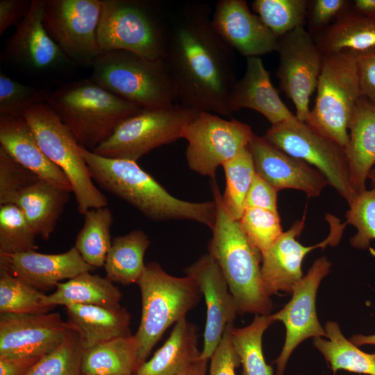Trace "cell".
Wrapping results in <instances>:
<instances>
[{"instance_id": "6da1fadb", "label": "cell", "mask_w": 375, "mask_h": 375, "mask_svg": "<svg viewBox=\"0 0 375 375\" xmlns=\"http://www.w3.org/2000/svg\"><path fill=\"white\" fill-rule=\"evenodd\" d=\"M211 19L207 3L182 4L168 23L163 60L178 103L230 117L227 102L237 81L235 60Z\"/></svg>"}, {"instance_id": "7a4b0ae2", "label": "cell", "mask_w": 375, "mask_h": 375, "mask_svg": "<svg viewBox=\"0 0 375 375\" xmlns=\"http://www.w3.org/2000/svg\"><path fill=\"white\" fill-rule=\"evenodd\" d=\"M90 175L101 188L155 222L190 220L213 229L215 201L190 202L172 196L135 161L106 158L80 145Z\"/></svg>"}, {"instance_id": "3957f363", "label": "cell", "mask_w": 375, "mask_h": 375, "mask_svg": "<svg viewBox=\"0 0 375 375\" xmlns=\"http://www.w3.org/2000/svg\"><path fill=\"white\" fill-rule=\"evenodd\" d=\"M212 189L217 216L208 253L217 262L238 312L268 315L272 303L262 285L260 265L262 254L251 244L240 222L226 210L215 182Z\"/></svg>"}, {"instance_id": "277c9868", "label": "cell", "mask_w": 375, "mask_h": 375, "mask_svg": "<svg viewBox=\"0 0 375 375\" xmlns=\"http://www.w3.org/2000/svg\"><path fill=\"white\" fill-rule=\"evenodd\" d=\"M47 103L77 142L90 151L106 141L124 120L142 109L90 78L51 91Z\"/></svg>"}, {"instance_id": "5b68a950", "label": "cell", "mask_w": 375, "mask_h": 375, "mask_svg": "<svg viewBox=\"0 0 375 375\" xmlns=\"http://www.w3.org/2000/svg\"><path fill=\"white\" fill-rule=\"evenodd\" d=\"M92 81L144 109L169 106L174 86L162 58L149 59L131 51L101 53L92 65Z\"/></svg>"}, {"instance_id": "8992f818", "label": "cell", "mask_w": 375, "mask_h": 375, "mask_svg": "<svg viewBox=\"0 0 375 375\" xmlns=\"http://www.w3.org/2000/svg\"><path fill=\"white\" fill-rule=\"evenodd\" d=\"M137 284L141 292L142 315L134 336L142 365L165 331L186 317L202 294L193 278L172 276L156 262L146 265Z\"/></svg>"}, {"instance_id": "52a82bcc", "label": "cell", "mask_w": 375, "mask_h": 375, "mask_svg": "<svg viewBox=\"0 0 375 375\" xmlns=\"http://www.w3.org/2000/svg\"><path fill=\"white\" fill-rule=\"evenodd\" d=\"M168 23L149 1L102 0L99 48L101 53L124 50L149 59H163Z\"/></svg>"}, {"instance_id": "ba28073f", "label": "cell", "mask_w": 375, "mask_h": 375, "mask_svg": "<svg viewBox=\"0 0 375 375\" xmlns=\"http://www.w3.org/2000/svg\"><path fill=\"white\" fill-rule=\"evenodd\" d=\"M22 117L44 153L69 181L78 212L84 215L89 209L107 206V197L93 183L80 144L50 105H33Z\"/></svg>"}, {"instance_id": "9c48e42d", "label": "cell", "mask_w": 375, "mask_h": 375, "mask_svg": "<svg viewBox=\"0 0 375 375\" xmlns=\"http://www.w3.org/2000/svg\"><path fill=\"white\" fill-rule=\"evenodd\" d=\"M323 56L315 103L305 122L344 149L360 97L356 57L349 50Z\"/></svg>"}, {"instance_id": "30bf717a", "label": "cell", "mask_w": 375, "mask_h": 375, "mask_svg": "<svg viewBox=\"0 0 375 375\" xmlns=\"http://www.w3.org/2000/svg\"><path fill=\"white\" fill-rule=\"evenodd\" d=\"M200 111L176 103L144 109L124 120L92 152L109 158L137 162L160 146L182 138L186 126Z\"/></svg>"}, {"instance_id": "8fae6325", "label": "cell", "mask_w": 375, "mask_h": 375, "mask_svg": "<svg viewBox=\"0 0 375 375\" xmlns=\"http://www.w3.org/2000/svg\"><path fill=\"white\" fill-rule=\"evenodd\" d=\"M264 137L285 153L315 166L349 204L357 195L350 184L344 149L306 122L297 118L272 125Z\"/></svg>"}, {"instance_id": "7c38bea8", "label": "cell", "mask_w": 375, "mask_h": 375, "mask_svg": "<svg viewBox=\"0 0 375 375\" xmlns=\"http://www.w3.org/2000/svg\"><path fill=\"white\" fill-rule=\"evenodd\" d=\"M253 134L250 126L239 120L200 111L182 135L188 142V165L196 173L215 179L218 167L247 147Z\"/></svg>"}, {"instance_id": "4fadbf2b", "label": "cell", "mask_w": 375, "mask_h": 375, "mask_svg": "<svg viewBox=\"0 0 375 375\" xmlns=\"http://www.w3.org/2000/svg\"><path fill=\"white\" fill-rule=\"evenodd\" d=\"M102 1L46 0L42 24L72 63L91 66L101 53L97 40Z\"/></svg>"}, {"instance_id": "5bb4252c", "label": "cell", "mask_w": 375, "mask_h": 375, "mask_svg": "<svg viewBox=\"0 0 375 375\" xmlns=\"http://www.w3.org/2000/svg\"><path fill=\"white\" fill-rule=\"evenodd\" d=\"M276 51L279 65L276 76L280 87L293 102L296 117L306 122L310 112V99L317 88L324 56L303 26L280 38Z\"/></svg>"}, {"instance_id": "9a60e30c", "label": "cell", "mask_w": 375, "mask_h": 375, "mask_svg": "<svg viewBox=\"0 0 375 375\" xmlns=\"http://www.w3.org/2000/svg\"><path fill=\"white\" fill-rule=\"evenodd\" d=\"M331 262L326 257L314 262L308 273L294 287L292 297L278 312L271 315L272 320L282 322L286 328L285 344L279 356L274 361L276 375H283L288 359L295 348L310 337H326L325 329L317 319L315 300L322 278L328 274Z\"/></svg>"}, {"instance_id": "2e32d148", "label": "cell", "mask_w": 375, "mask_h": 375, "mask_svg": "<svg viewBox=\"0 0 375 375\" xmlns=\"http://www.w3.org/2000/svg\"><path fill=\"white\" fill-rule=\"evenodd\" d=\"M45 3L46 0H32L1 53L2 59L31 73H48L72 63L43 26Z\"/></svg>"}, {"instance_id": "e0dca14e", "label": "cell", "mask_w": 375, "mask_h": 375, "mask_svg": "<svg viewBox=\"0 0 375 375\" xmlns=\"http://www.w3.org/2000/svg\"><path fill=\"white\" fill-rule=\"evenodd\" d=\"M69 327L58 312L0 315V358L42 357L65 339Z\"/></svg>"}, {"instance_id": "ac0fdd59", "label": "cell", "mask_w": 375, "mask_h": 375, "mask_svg": "<svg viewBox=\"0 0 375 375\" xmlns=\"http://www.w3.org/2000/svg\"><path fill=\"white\" fill-rule=\"evenodd\" d=\"M184 272L194 280L204 297L206 322L200 358L209 360L228 326L233 324L238 308L217 262L209 253L202 255Z\"/></svg>"}, {"instance_id": "d6986e66", "label": "cell", "mask_w": 375, "mask_h": 375, "mask_svg": "<svg viewBox=\"0 0 375 375\" xmlns=\"http://www.w3.org/2000/svg\"><path fill=\"white\" fill-rule=\"evenodd\" d=\"M256 173L276 191L295 189L308 197H318L328 184L316 168L271 144L265 137L253 134L248 146Z\"/></svg>"}, {"instance_id": "ffe728a7", "label": "cell", "mask_w": 375, "mask_h": 375, "mask_svg": "<svg viewBox=\"0 0 375 375\" xmlns=\"http://www.w3.org/2000/svg\"><path fill=\"white\" fill-rule=\"evenodd\" d=\"M211 21L222 40L247 58L277 50L279 38L251 12L244 0L218 1Z\"/></svg>"}, {"instance_id": "44dd1931", "label": "cell", "mask_w": 375, "mask_h": 375, "mask_svg": "<svg viewBox=\"0 0 375 375\" xmlns=\"http://www.w3.org/2000/svg\"><path fill=\"white\" fill-rule=\"evenodd\" d=\"M75 247L66 252L45 254L29 251L15 254L0 253V270L41 291L48 290L64 279L91 272Z\"/></svg>"}, {"instance_id": "7402d4cb", "label": "cell", "mask_w": 375, "mask_h": 375, "mask_svg": "<svg viewBox=\"0 0 375 375\" xmlns=\"http://www.w3.org/2000/svg\"><path fill=\"white\" fill-rule=\"evenodd\" d=\"M304 222V217L296 221L262 255L261 278L265 291L269 297L279 291L292 292L294 287L303 278L301 263L308 252L337 244L335 235L330 232L319 244L310 247L302 245L296 238L303 229Z\"/></svg>"}, {"instance_id": "603a6c76", "label": "cell", "mask_w": 375, "mask_h": 375, "mask_svg": "<svg viewBox=\"0 0 375 375\" xmlns=\"http://www.w3.org/2000/svg\"><path fill=\"white\" fill-rule=\"evenodd\" d=\"M227 106L231 114L242 108L254 110L272 125L297 118L281 99L269 72L256 56L247 58L244 74L235 83Z\"/></svg>"}, {"instance_id": "cb8c5ba5", "label": "cell", "mask_w": 375, "mask_h": 375, "mask_svg": "<svg viewBox=\"0 0 375 375\" xmlns=\"http://www.w3.org/2000/svg\"><path fill=\"white\" fill-rule=\"evenodd\" d=\"M0 147L41 179L72 192L69 181L44 153L23 117L0 115Z\"/></svg>"}, {"instance_id": "d4e9b609", "label": "cell", "mask_w": 375, "mask_h": 375, "mask_svg": "<svg viewBox=\"0 0 375 375\" xmlns=\"http://www.w3.org/2000/svg\"><path fill=\"white\" fill-rule=\"evenodd\" d=\"M66 322L78 335L83 350L107 341L131 335V314L121 306L107 308L93 305L66 306Z\"/></svg>"}, {"instance_id": "484cf974", "label": "cell", "mask_w": 375, "mask_h": 375, "mask_svg": "<svg viewBox=\"0 0 375 375\" xmlns=\"http://www.w3.org/2000/svg\"><path fill=\"white\" fill-rule=\"evenodd\" d=\"M349 130V140L344 150L350 184L358 194L366 190V180L375 164V105L360 97Z\"/></svg>"}, {"instance_id": "4316f807", "label": "cell", "mask_w": 375, "mask_h": 375, "mask_svg": "<svg viewBox=\"0 0 375 375\" xmlns=\"http://www.w3.org/2000/svg\"><path fill=\"white\" fill-rule=\"evenodd\" d=\"M200 356L198 328L184 317L175 323L164 344L134 375H179Z\"/></svg>"}, {"instance_id": "83f0119b", "label": "cell", "mask_w": 375, "mask_h": 375, "mask_svg": "<svg viewBox=\"0 0 375 375\" xmlns=\"http://www.w3.org/2000/svg\"><path fill=\"white\" fill-rule=\"evenodd\" d=\"M70 193L40 179L21 192L14 204L21 209L37 236L47 240L55 230Z\"/></svg>"}, {"instance_id": "f1b7e54d", "label": "cell", "mask_w": 375, "mask_h": 375, "mask_svg": "<svg viewBox=\"0 0 375 375\" xmlns=\"http://www.w3.org/2000/svg\"><path fill=\"white\" fill-rule=\"evenodd\" d=\"M314 40L323 55L344 50L360 51L374 48L375 17L358 13L351 5Z\"/></svg>"}, {"instance_id": "f546056e", "label": "cell", "mask_w": 375, "mask_h": 375, "mask_svg": "<svg viewBox=\"0 0 375 375\" xmlns=\"http://www.w3.org/2000/svg\"><path fill=\"white\" fill-rule=\"evenodd\" d=\"M46 303L51 306L72 304L93 305L107 308L121 307L122 294L106 277L81 273L65 283H59Z\"/></svg>"}, {"instance_id": "4dcf8cb0", "label": "cell", "mask_w": 375, "mask_h": 375, "mask_svg": "<svg viewBox=\"0 0 375 375\" xmlns=\"http://www.w3.org/2000/svg\"><path fill=\"white\" fill-rule=\"evenodd\" d=\"M141 366L133 335L117 338L83 350L84 375H133Z\"/></svg>"}, {"instance_id": "1f68e13d", "label": "cell", "mask_w": 375, "mask_h": 375, "mask_svg": "<svg viewBox=\"0 0 375 375\" xmlns=\"http://www.w3.org/2000/svg\"><path fill=\"white\" fill-rule=\"evenodd\" d=\"M149 245L148 235L141 230L115 238L103 266L106 277L123 285L138 283L145 269L144 256Z\"/></svg>"}, {"instance_id": "d6a6232c", "label": "cell", "mask_w": 375, "mask_h": 375, "mask_svg": "<svg viewBox=\"0 0 375 375\" xmlns=\"http://www.w3.org/2000/svg\"><path fill=\"white\" fill-rule=\"evenodd\" d=\"M326 340L315 338L314 345L322 353L334 375L338 370L375 375V353H365L348 340L335 322L326 323Z\"/></svg>"}, {"instance_id": "836d02e7", "label": "cell", "mask_w": 375, "mask_h": 375, "mask_svg": "<svg viewBox=\"0 0 375 375\" xmlns=\"http://www.w3.org/2000/svg\"><path fill=\"white\" fill-rule=\"evenodd\" d=\"M83 216L84 224L77 234L74 247L88 265L101 267L112 244V212L104 206L89 209Z\"/></svg>"}, {"instance_id": "e575fe53", "label": "cell", "mask_w": 375, "mask_h": 375, "mask_svg": "<svg viewBox=\"0 0 375 375\" xmlns=\"http://www.w3.org/2000/svg\"><path fill=\"white\" fill-rule=\"evenodd\" d=\"M273 322L271 315H256L247 326L232 327V341L243 375H274L272 367L265 362L262 347L263 333Z\"/></svg>"}, {"instance_id": "d590c367", "label": "cell", "mask_w": 375, "mask_h": 375, "mask_svg": "<svg viewBox=\"0 0 375 375\" xmlns=\"http://www.w3.org/2000/svg\"><path fill=\"white\" fill-rule=\"evenodd\" d=\"M226 186L222 201L228 213L240 220L245 210V201L256 174L253 157L249 147L222 165Z\"/></svg>"}, {"instance_id": "8d00e7d4", "label": "cell", "mask_w": 375, "mask_h": 375, "mask_svg": "<svg viewBox=\"0 0 375 375\" xmlns=\"http://www.w3.org/2000/svg\"><path fill=\"white\" fill-rule=\"evenodd\" d=\"M47 295L20 279L0 270V313L45 314L55 307Z\"/></svg>"}, {"instance_id": "74e56055", "label": "cell", "mask_w": 375, "mask_h": 375, "mask_svg": "<svg viewBox=\"0 0 375 375\" xmlns=\"http://www.w3.org/2000/svg\"><path fill=\"white\" fill-rule=\"evenodd\" d=\"M308 0H255L253 10L278 38L303 26Z\"/></svg>"}, {"instance_id": "f35d334b", "label": "cell", "mask_w": 375, "mask_h": 375, "mask_svg": "<svg viewBox=\"0 0 375 375\" xmlns=\"http://www.w3.org/2000/svg\"><path fill=\"white\" fill-rule=\"evenodd\" d=\"M37 235L15 204L0 206V253L15 254L35 251Z\"/></svg>"}, {"instance_id": "ab89813d", "label": "cell", "mask_w": 375, "mask_h": 375, "mask_svg": "<svg viewBox=\"0 0 375 375\" xmlns=\"http://www.w3.org/2000/svg\"><path fill=\"white\" fill-rule=\"evenodd\" d=\"M83 352L78 334L70 328L60 345L42 356L26 375H82Z\"/></svg>"}, {"instance_id": "60d3db41", "label": "cell", "mask_w": 375, "mask_h": 375, "mask_svg": "<svg viewBox=\"0 0 375 375\" xmlns=\"http://www.w3.org/2000/svg\"><path fill=\"white\" fill-rule=\"evenodd\" d=\"M239 222L249 242L262 256L283 233L279 215L269 210L247 208Z\"/></svg>"}, {"instance_id": "b9f144b4", "label": "cell", "mask_w": 375, "mask_h": 375, "mask_svg": "<svg viewBox=\"0 0 375 375\" xmlns=\"http://www.w3.org/2000/svg\"><path fill=\"white\" fill-rule=\"evenodd\" d=\"M51 91L19 83L0 73V115L22 117L29 107L47 103Z\"/></svg>"}, {"instance_id": "7bdbcfd3", "label": "cell", "mask_w": 375, "mask_h": 375, "mask_svg": "<svg viewBox=\"0 0 375 375\" xmlns=\"http://www.w3.org/2000/svg\"><path fill=\"white\" fill-rule=\"evenodd\" d=\"M346 212L347 223L357 228V233L350 239V244L360 249L369 247L375 240V187L358 194Z\"/></svg>"}, {"instance_id": "ee69618b", "label": "cell", "mask_w": 375, "mask_h": 375, "mask_svg": "<svg viewBox=\"0 0 375 375\" xmlns=\"http://www.w3.org/2000/svg\"><path fill=\"white\" fill-rule=\"evenodd\" d=\"M41 178L0 147V204H14L24 190Z\"/></svg>"}, {"instance_id": "f6af8a7d", "label": "cell", "mask_w": 375, "mask_h": 375, "mask_svg": "<svg viewBox=\"0 0 375 375\" xmlns=\"http://www.w3.org/2000/svg\"><path fill=\"white\" fill-rule=\"evenodd\" d=\"M351 3L347 0L308 1L306 19L308 33L315 38L350 8Z\"/></svg>"}, {"instance_id": "bcb514c9", "label": "cell", "mask_w": 375, "mask_h": 375, "mask_svg": "<svg viewBox=\"0 0 375 375\" xmlns=\"http://www.w3.org/2000/svg\"><path fill=\"white\" fill-rule=\"evenodd\" d=\"M228 326L216 350L212 355L209 375H235V369L240 365L239 356L234 348L231 328Z\"/></svg>"}, {"instance_id": "7dc6e473", "label": "cell", "mask_w": 375, "mask_h": 375, "mask_svg": "<svg viewBox=\"0 0 375 375\" xmlns=\"http://www.w3.org/2000/svg\"><path fill=\"white\" fill-rule=\"evenodd\" d=\"M353 52L360 97L375 105V47Z\"/></svg>"}, {"instance_id": "c3c4849f", "label": "cell", "mask_w": 375, "mask_h": 375, "mask_svg": "<svg viewBox=\"0 0 375 375\" xmlns=\"http://www.w3.org/2000/svg\"><path fill=\"white\" fill-rule=\"evenodd\" d=\"M277 192L270 184L256 173L246 198L245 208H256L278 214Z\"/></svg>"}, {"instance_id": "681fc988", "label": "cell", "mask_w": 375, "mask_h": 375, "mask_svg": "<svg viewBox=\"0 0 375 375\" xmlns=\"http://www.w3.org/2000/svg\"><path fill=\"white\" fill-rule=\"evenodd\" d=\"M31 1L28 0L0 1V35L12 25H18L26 15Z\"/></svg>"}, {"instance_id": "f907efd6", "label": "cell", "mask_w": 375, "mask_h": 375, "mask_svg": "<svg viewBox=\"0 0 375 375\" xmlns=\"http://www.w3.org/2000/svg\"><path fill=\"white\" fill-rule=\"evenodd\" d=\"M41 358L37 356L0 358V375H26Z\"/></svg>"}, {"instance_id": "816d5d0a", "label": "cell", "mask_w": 375, "mask_h": 375, "mask_svg": "<svg viewBox=\"0 0 375 375\" xmlns=\"http://www.w3.org/2000/svg\"><path fill=\"white\" fill-rule=\"evenodd\" d=\"M351 8L363 15L375 17V0H355Z\"/></svg>"}, {"instance_id": "f5cc1de1", "label": "cell", "mask_w": 375, "mask_h": 375, "mask_svg": "<svg viewBox=\"0 0 375 375\" xmlns=\"http://www.w3.org/2000/svg\"><path fill=\"white\" fill-rule=\"evenodd\" d=\"M208 362V360L199 358L179 375H206Z\"/></svg>"}, {"instance_id": "db71d44e", "label": "cell", "mask_w": 375, "mask_h": 375, "mask_svg": "<svg viewBox=\"0 0 375 375\" xmlns=\"http://www.w3.org/2000/svg\"><path fill=\"white\" fill-rule=\"evenodd\" d=\"M350 342L356 347H360L365 344L375 345V334L372 335H363L360 334L354 335L351 338Z\"/></svg>"}, {"instance_id": "11a10c76", "label": "cell", "mask_w": 375, "mask_h": 375, "mask_svg": "<svg viewBox=\"0 0 375 375\" xmlns=\"http://www.w3.org/2000/svg\"><path fill=\"white\" fill-rule=\"evenodd\" d=\"M368 178L371 180V184L374 188L375 187V167L372 168L368 175Z\"/></svg>"}, {"instance_id": "9f6ffc18", "label": "cell", "mask_w": 375, "mask_h": 375, "mask_svg": "<svg viewBox=\"0 0 375 375\" xmlns=\"http://www.w3.org/2000/svg\"><path fill=\"white\" fill-rule=\"evenodd\" d=\"M82 375H84V374H82ZM134 375V374H133Z\"/></svg>"}]
</instances>
